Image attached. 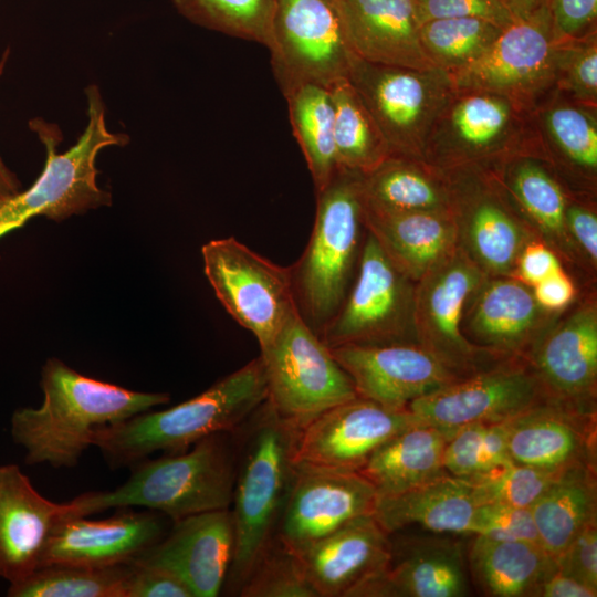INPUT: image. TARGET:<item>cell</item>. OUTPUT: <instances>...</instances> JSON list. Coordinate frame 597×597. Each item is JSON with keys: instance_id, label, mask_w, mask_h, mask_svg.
I'll return each mask as SVG.
<instances>
[{"instance_id": "6da1fadb", "label": "cell", "mask_w": 597, "mask_h": 597, "mask_svg": "<svg viewBox=\"0 0 597 597\" xmlns=\"http://www.w3.org/2000/svg\"><path fill=\"white\" fill-rule=\"evenodd\" d=\"M41 406L21 407L10 420L14 443L25 451L27 464L73 468L96 429L122 422L170 400L165 392L130 390L80 374L59 358L41 369Z\"/></svg>"}, {"instance_id": "7a4b0ae2", "label": "cell", "mask_w": 597, "mask_h": 597, "mask_svg": "<svg viewBox=\"0 0 597 597\" xmlns=\"http://www.w3.org/2000/svg\"><path fill=\"white\" fill-rule=\"evenodd\" d=\"M266 398L259 356L181 404L96 429L93 446L112 469L130 468L154 452L180 453L209 436L234 431Z\"/></svg>"}, {"instance_id": "3957f363", "label": "cell", "mask_w": 597, "mask_h": 597, "mask_svg": "<svg viewBox=\"0 0 597 597\" xmlns=\"http://www.w3.org/2000/svg\"><path fill=\"white\" fill-rule=\"evenodd\" d=\"M129 469V478L116 489L86 492L71 500L70 516L139 506L175 522L229 509L232 503L237 470L227 433L209 436L180 453L145 459Z\"/></svg>"}, {"instance_id": "277c9868", "label": "cell", "mask_w": 597, "mask_h": 597, "mask_svg": "<svg viewBox=\"0 0 597 597\" xmlns=\"http://www.w3.org/2000/svg\"><path fill=\"white\" fill-rule=\"evenodd\" d=\"M253 416L232 495L234 545L227 579L238 591L275 537L296 468L300 433L266 401Z\"/></svg>"}, {"instance_id": "5b68a950", "label": "cell", "mask_w": 597, "mask_h": 597, "mask_svg": "<svg viewBox=\"0 0 597 597\" xmlns=\"http://www.w3.org/2000/svg\"><path fill=\"white\" fill-rule=\"evenodd\" d=\"M315 193L312 233L290 273L298 313L320 335L342 306L358 265L365 229L362 175L339 168Z\"/></svg>"}, {"instance_id": "8992f818", "label": "cell", "mask_w": 597, "mask_h": 597, "mask_svg": "<svg viewBox=\"0 0 597 597\" xmlns=\"http://www.w3.org/2000/svg\"><path fill=\"white\" fill-rule=\"evenodd\" d=\"M85 93L87 124L66 151L56 150L61 136L55 126L42 119L30 122L46 150L44 168L29 189L0 198V239L36 216L62 221L112 203V195L97 185L96 158L106 147L127 144L128 136L107 128L98 87L90 85Z\"/></svg>"}, {"instance_id": "52a82bcc", "label": "cell", "mask_w": 597, "mask_h": 597, "mask_svg": "<svg viewBox=\"0 0 597 597\" xmlns=\"http://www.w3.org/2000/svg\"><path fill=\"white\" fill-rule=\"evenodd\" d=\"M538 149L533 113L492 92L457 90L431 128L423 160L448 171Z\"/></svg>"}, {"instance_id": "ba28073f", "label": "cell", "mask_w": 597, "mask_h": 597, "mask_svg": "<svg viewBox=\"0 0 597 597\" xmlns=\"http://www.w3.org/2000/svg\"><path fill=\"white\" fill-rule=\"evenodd\" d=\"M268 398L274 412L303 429L324 411L358 395L332 350L298 310L273 342L261 349Z\"/></svg>"}, {"instance_id": "9c48e42d", "label": "cell", "mask_w": 597, "mask_h": 597, "mask_svg": "<svg viewBox=\"0 0 597 597\" xmlns=\"http://www.w3.org/2000/svg\"><path fill=\"white\" fill-rule=\"evenodd\" d=\"M347 78L390 155L423 160L431 128L457 91L450 74L439 67L392 66L355 56Z\"/></svg>"}, {"instance_id": "30bf717a", "label": "cell", "mask_w": 597, "mask_h": 597, "mask_svg": "<svg viewBox=\"0 0 597 597\" xmlns=\"http://www.w3.org/2000/svg\"><path fill=\"white\" fill-rule=\"evenodd\" d=\"M415 285L366 230L354 283L320 337L329 348L418 343Z\"/></svg>"}, {"instance_id": "8fae6325", "label": "cell", "mask_w": 597, "mask_h": 597, "mask_svg": "<svg viewBox=\"0 0 597 597\" xmlns=\"http://www.w3.org/2000/svg\"><path fill=\"white\" fill-rule=\"evenodd\" d=\"M205 274L231 317L269 346L297 311L290 268L281 266L228 237L201 248Z\"/></svg>"}, {"instance_id": "7c38bea8", "label": "cell", "mask_w": 597, "mask_h": 597, "mask_svg": "<svg viewBox=\"0 0 597 597\" xmlns=\"http://www.w3.org/2000/svg\"><path fill=\"white\" fill-rule=\"evenodd\" d=\"M268 49L283 95L303 84L329 87L356 56L337 0H275Z\"/></svg>"}, {"instance_id": "4fadbf2b", "label": "cell", "mask_w": 597, "mask_h": 597, "mask_svg": "<svg viewBox=\"0 0 597 597\" xmlns=\"http://www.w3.org/2000/svg\"><path fill=\"white\" fill-rule=\"evenodd\" d=\"M558 44L545 4L503 28L482 56L450 76L457 90L492 92L533 113L556 91Z\"/></svg>"}, {"instance_id": "5bb4252c", "label": "cell", "mask_w": 597, "mask_h": 597, "mask_svg": "<svg viewBox=\"0 0 597 597\" xmlns=\"http://www.w3.org/2000/svg\"><path fill=\"white\" fill-rule=\"evenodd\" d=\"M459 247L489 276H513L524 247L538 239L490 167L443 171Z\"/></svg>"}, {"instance_id": "9a60e30c", "label": "cell", "mask_w": 597, "mask_h": 597, "mask_svg": "<svg viewBox=\"0 0 597 597\" xmlns=\"http://www.w3.org/2000/svg\"><path fill=\"white\" fill-rule=\"evenodd\" d=\"M485 276L458 245L415 285L417 342L461 378L506 359L473 345L461 332L465 304Z\"/></svg>"}, {"instance_id": "2e32d148", "label": "cell", "mask_w": 597, "mask_h": 597, "mask_svg": "<svg viewBox=\"0 0 597 597\" xmlns=\"http://www.w3.org/2000/svg\"><path fill=\"white\" fill-rule=\"evenodd\" d=\"M546 401L523 357H511L411 401L407 408L420 422L449 436L472 423L507 421Z\"/></svg>"}, {"instance_id": "e0dca14e", "label": "cell", "mask_w": 597, "mask_h": 597, "mask_svg": "<svg viewBox=\"0 0 597 597\" xmlns=\"http://www.w3.org/2000/svg\"><path fill=\"white\" fill-rule=\"evenodd\" d=\"M376 499L359 472L296 463L275 538L298 556L349 521L373 514Z\"/></svg>"}, {"instance_id": "ac0fdd59", "label": "cell", "mask_w": 597, "mask_h": 597, "mask_svg": "<svg viewBox=\"0 0 597 597\" xmlns=\"http://www.w3.org/2000/svg\"><path fill=\"white\" fill-rule=\"evenodd\" d=\"M546 401L597 415V308L593 301L555 317L524 356Z\"/></svg>"}, {"instance_id": "d6986e66", "label": "cell", "mask_w": 597, "mask_h": 597, "mask_svg": "<svg viewBox=\"0 0 597 597\" xmlns=\"http://www.w3.org/2000/svg\"><path fill=\"white\" fill-rule=\"evenodd\" d=\"M420 423L408 408H389L357 396L300 430L295 461L359 472L371 454L398 432Z\"/></svg>"}, {"instance_id": "ffe728a7", "label": "cell", "mask_w": 597, "mask_h": 597, "mask_svg": "<svg viewBox=\"0 0 597 597\" xmlns=\"http://www.w3.org/2000/svg\"><path fill=\"white\" fill-rule=\"evenodd\" d=\"M359 397L400 409L461 379L418 343L331 348Z\"/></svg>"}, {"instance_id": "44dd1931", "label": "cell", "mask_w": 597, "mask_h": 597, "mask_svg": "<svg viewBox=\"0 0 597 597\" xmlns=\"http://www.w3.org/2000/svg\"><path fill=\"white\" fill-rule=\"evenodd\" d=\"M462 535L426 533L391 541L387 567L352 597H463L469 594Z\"/></svg>"}, {"instance_id": "7402d4cb", "label": "cell", "mask_w": 597, "mask_h": 597, "mask_svg": "<svg viewBox=\"0 0 597 597\" xmlns=\"http://www.w3.org/2000/svg\"><path fill=\"white\" fill-rule=\"evenodd\" d=\"M168 517L151 510L117 507L103 520L64 516L52 530L41 564L109 567L132 563L168 532ZM38 567V568H39Z\"/></svg>"}, {"instance_id": "603a6c76", "label": "cell", "mask_w": 597, "mask_h": 597, "mask_svg": "<svg viewBox=\"0 0 597 597\" xmlns=\"http://www.w3.org/2000/svg\"><path fill=\"white\" fill-rule=\"evenodd\" d=\"M233 545L231 511H208L172 522L164 537L132 563L169 570L193 597H216L226 584Z\"/></svg>"}, {"instance_id": "cb8c5ba5", "label": "cell", "mask_w": 597, "mask_h": 597, "mask_svg": "<svg viewBox=\"0 0 597 597\" xmlns=\"http://www.w3.org/2000/svg\"><path fill=\"white\" fill-rule=\"evenodd\" d=\"M557 315L542 308L532 287L516 277L486 275L465 304L461 332L499 358H524Z\"/></svg>"}, {"instance_id": "d4e9b609", "label": "cell", "mask_w": 597, "mask_h": 597, "mask_svg": "<svg viewBox=\"0 0 597 597\" xmlns=\"http://www.w3.org/2000/svg\"><path fill=\"white\" fill-rule=\"evenodd\" d=\"M73 510L41 495L17 464H0V577L20 582L41 564L56 523Z\"/></svg>"}, {"instance_id": "484cf974", "label": "cell", "mask_w": 597, "mask_h": 597, "mask_svg": "<svg viewBox=\"0 0 597 597\" xmlns=\"http://www.w3.org/2000/svg\"><path fill=\"white\" fill-rule=\"evenodd\" d=\"M596 416L549 401L528 408L506 421L511 460L553 472L597 465Z\"/></svg>"}, {"instance_id": "4316f807", "label": "cell", "mask_w": 597, "mask_h": 597, "mask_svg": "<svg viewBox=\"0 0 597 597\" xmlns=\"http://www.w3.org/2000/svg\"><path fill=\"white\" fill-rule=\"evenodd\" d=\"M390 554V535L373 514H366L323 537L297 557L318 597H352L358 586L387 567Z\"/></svg>"}, {"instance_id": "83f0119b", "label": "cell", "mask_w": 597, "mask_h": 597, "mask_svg": "<svg viewBox=\"0 0 597 597\" xmlns=\"http://www.w3.org/2000/svg\"><path fill=\"white\" fill-rule=\"evenodd\" d=\"M353 53L367 62L436 67L420 42L416 0H337Z\"/></svg>"}, {"instance_id": "f1b7e54d", "label": "cell", "mask_w": 597, "mask_h": 597, "mask_svg": "<svg viewBox=\"0 0 597 597\" xmlns=\"http://www.w3.org/2000/svg\"><path fill=\"white\" fill-rule=\"evenodd\" d=\"M363 219L386 254L415 282L459 245L451 212L389 210L363 197Z\"/></svg>"}, {"instance_id": "f546056e", "label": "cell", "mask_w": 597, "mask_h": 597, "mask_svg": "<svg viewBox=\"0 0 597 597\" xmlns=\"http://www.w3.org/2000/svg\"><path fill=\"white\" fill-rule=\"evenodd\" d=\"M478 502L470 480L446 474L376 499L373 515L390 535L410 526L439 534L472 536Z\"/></svg>"}, {"instance_id": "4dcf8cb0", "label": "cell", "mask_w": 597, "mask_h": 597, "mask_svg": "<svg viewBox=\"0 0 597 597\" xmlns=\"http://www.w3.org/2000/svg\"><path fill=\"white\" fill-rule=\"evenodd\" d=\"M522 218L561 252L573 250L565 213L573 192L541 149L512 156L490 167Z\"/></svg>"}, {"instance_id": "1f68e13d", "label": "cell", "mask_w": 597, "mask_h": 597, "mask_svg": "<svg viewBox=\"0 0 597 597\" xmlns=\"http://www.w3.org/2000/svg\"><path fill=\"white\" fill-rule=\"evenodd\" d=\"M597 108L555 91L534 112L540 148L556 174L589 191L597 177Z\"/></svg>"}, {"instance_id": "d6a6232c", "label": "cell", "mask_w": 597, "mask_h": 597, "mask_svg": "<svg viewBox=\"0 0 597 597\" xmlns=\"http://www.w3.org/2000/svg\"><path fill=\"white\" fill-rule=\"evenodd\" d=\"M450 436L438 427L417 423L384 442L359 471L378 496L392 495L449 474L443 465Z\"/></svg>"}, {"instance_id": "836d02e7", "label": "cell", "mask_w": 597, "mask_h": 597, "mask_svg": "<svg viewBox=\"0 0 597 597\" xmlns=\"http://www.w3.org/2000/svg\"><path fill=\"white\" fill-rule=\"evenodd\" d=\"M472 536L468 569L485 596L532 597L540 582L557 567L538 543Z\"/></svg>"}, {"instance_id": "e575fe53", "label": "cell", "mask_w": 597, "mask_h": 597, "mask_svg": "<svg viewBox=\"0 0 597 597\" xmlns=\"http://www.w3.org/2000/svg\"><path fill=\"white\" fill-rule=\"evenodd\" d=\"M596 469L580 463L559 471L531 507L540 545L555 562L577 533L597 520Z\"/></svg>"}, {"instance_id": "d590c367", "label": "cell", "mask_w": 597, "mask_h": 597, "mask_svg": "<svg viewBox=\"0 0 597 597\" xmlns=\"http://www.w3.org/2000/svg\"><path fill=\"white\" fill-rule=\"evenodd\" d=\"M362 191L366 201L389 210L451 212L443 171L422 159L390 155L362 175Z\"/></svg>"}, {"instance_id": "8d00e7d4", "label": "cell", "mask_w": 597, "mask_h": 597, "mask_svg": "<svg viewBox=\"0 0 597 597\" xmlns=\"http://www.w3.org/2000/svg\"><path fill=\"white\" fill-rule=\"evenodd\" d=\"M290 123L311 172L315 192L337 172L334 104L328 87L303 84L285 95Z\"/></svg>"}, {"instance_id": "74e56055", "label": "cell", "mask_w": 597, "mask_h": 597, "mask_svg": "<svg viewBox=\"0 0 597 597\" xmlns=\"http://www.w3.org/2000/svg\"><path fill=\"white\" fill-rule=\"evenodd\" d=\"M328 88L338 168L366 175L390 156L389 147L347 77Z\"/></svg>"}, {"instance_id": "f35d334b", "label": "cell", "mask_w": 597, "mask_h": 597, "mask_svg": "<svg viewBox=\"0 0 597 597\" xmlns=\"http://www.w3.org/2000/svg\"><path fill=\"white\" fill-rule=\"evenodd\" d=\"M132 563L109 567L48 564L10 584L9 597H125Z\"/></svg>"}, {"instance_id": "ab89813d", "label": "cell", "mask_w": 597, "mask_h": 597, "mask_svg": "<svg viewBox=\"0 0 597 597\" xmlns=\"http://www.w3.org/2000/svg\"><path fill=\"white\" fill-rule=\"evenodd\" d=\"M502 30L481 19L444 18L421 23L419 34L432 65L451 74L482 56Z\"/></svg>"}, {"instance_id": "60d3db41", "label": "cell", "mask_w": 597, "mask_h": 597, "mask_svg": "<svg viewBox=\"0 0 597 597\" xmlns=\"http://www.w3.org/2000/svg\"><path fill=\"white\" fill-rule=\"evenodd\" d=\"M191 22L234 38L271 43L275 0H172Z\"/></svg>"}, {"instance_id": "b9f144b4", "label": "cell", "mask_w": 597, "mask_h": 597, "mask_svg": "<svg viewBox=\"0 0 597 597\" xmlns=\"http://www.w3.org/2000/svg\"><path fill=\"white\" fill-rule=\"evenodd\" d=\"M512 462L506 421L472 423L453 431L443 452V465L453 476L474 480Z\"/></svg>"}, {"instance_id": "7bdbcfd3", "label": "cell", "mask_w": 597, "mask_h": 597, "mask_svg": "<svg viewBox=\"0 0 597 597\" xmlns=\"http://www.w3.org/2000/svg\"><path fill=\"white\" fill-rule=\"evenodd\" d=\"M238 593L243 597H318L300 558L275 537Z\"/></svg>"}, {"instance_id": "ee69618b", "label": "cell", "mask_w": 597, "mask_h": 597, "mask_svg": "<svg viewBox=\"0 0 597 597\" xmlns=\"http://www.w3.org/2000/svg\"><path fill=\"white\" fill-rule=\"evenodd\" d=\"M559 471H546L510 462L470 480L478 504L498 503L531 509Z\"/></svg>"}, {"instance_id": "f6af8a7d", "label": "cell", "mask_w": 597, "mask_h": 597, "mask_svg": "<svg viewBox=\"0 0 597 597\" xmlns=\"http://www.w3.org/2000/svg\"><path fill=\"white\" fill-rule=\"evenodd\" d=\"M556 66V91L597 108V31L559 42Z\"/></svg>"}, {"instance_id": "bcb514c9", "label": "cell", "mask_w": 597, "mask_h": 597, "mask_svg": "<svg viewBox=\"0 0 597 597\" xmlns=\"http://www.w3.org/2000/svg\"><path fill=\"white\" fill-rule=\"evenodd\" d=\"M473 535L540 544L531 509L498 503L478 505Z\"/></svg>"}, {"instance_id": "7dc6e473", "label": "cell", "mask_w": 597, "mask_h": 597, "mask_svg": "<svg viewBox=\"0 0 597 597\" xmlns=\"http://www.w3.org/2000/svg\"><path fill=\"white\" fill-rule=\"evenodd\" d=\"M420 23L444 18H474L500 28L515 21L502 0H416Z\"/></svg>"}, {"instance_id": "c3c4849f", "label": "cell", "mask_w": 597, "mask_h": 597, "mask_svg": "<svg viewBox=\"0 0 597 597\" xmlns=\"http://www.w3.org/2000/svg\"><path fill=\"white\" fill-rule=\"evenodd\" d=\"M566 575L597 589V520L586 524L556 561Z\"/></svg>"}, {"instance_id": "681fc988", "label": "cell", "mask_w": 597, "mask_h": 597, "mask_svg": "<svg viewBox=\"0 0 597 597\" xmlns=\"http://www.w3.org/2000/svg\"><path fill=\"white\" fill-rule=\"evenodd\" d=\"M546 4L558 42L597 31V0H548Z\"/></svg>"}, {"instance_id": "f907efd6", "label": "cell", "mask_w": 597, "mask_h": 597, "mask_svg": "<svg viewBox=\"0 0 597 597\" xmlns=\"http://www.w3.org/2000/svg\"><path fill=\"white\" fill-rule=\"evenodd\" d=\"M125 597H193L189 587L169 570L132 563L125 584Z\"/></svg>"}, {"instance_id": "816d5d0a", "label": "cell", "mask_w": 597, "mask_h": 597, "mask_svg": "<svg viewBox=\"0 0 597 597\" xmlns=\"http://www.w3.org/2000/svg\"><path fill=\"white\" fill-rule=\"evenodd\" d=\"M565 222L574 247L594 265L597 262V216L590 205L569 197Z\"/></svg>"}, {"instance_id": "f5cc1de1", "label": "cell", "mask_w": 597, "mask_h": 597, "mask_svg": "<svg viewBox=\"0 0 597 597\" xmlns=\"http://www.w3.org/2000/svg\"><path fill=\"white\" fill-rule=\"evenodd\" d=\"M559 270L562 266L555 252L535 239L519 255L513 276L532 287Z\"/></svg>"}, {"instance_id": "db71d44e", "label": "cell", "mask_w": 597, "mask_h": 597, "mask_svg": "<svg viewBox=\"0 0 597 597\" xmlns=\"http://www.w3.org/2000/svg\"><path fill=\"white\" fill-rule=\"evenodd\" d=\"M532 291L538 305L554 313L568 306L576 292L573 281L563 269L532 286Z\"/></svg>"}, {"instance_id": "11a10c76", "label": "cell", "mask_w": 597, "mask_h": 597, "mask_svg": "<svg viewBox=\"0 0 597 597\" xmlns=\"http://www.w3.org/2000/svg\"><path fill=\"white\" fill-rule=\"evenodd\" d=\"M597 589L566 575L557 567L536 586L532 597H596Z\"/></svg>"}, {"instance_id": "9f6ffc18", "label": "cell", "mask_w": 597, "mask_h": 597, "mask_svg": "<svg viewBox=\"0 0 597 597\" xmlns=\"http://www.w3.org/2000/svg\"><path fill=\"white\" fill-rule=\"evenodd\" d=\"M10 50L7 49L0 57V77L6 69ZM21 184L15 175L6 166L0 157V198L11 196L20 191Z\"/></svg>"}, {"instance_id": "6f0895ef", "label": "cell", "mask_w": 597, "mask_h": 597, "mask_svg": "<svg viewBox=\"0 0 597 597\" xmlns=\"http://www.w3.org/2000/svg\"><path fill=\"white\" fill-rule=\"evenodd\" d=\"M515 19L524 18L545 6L548 0H502Z\"/></svg>"}]
</instances>
